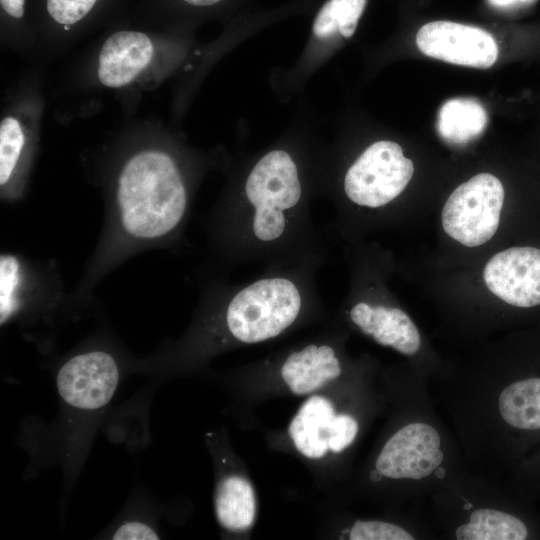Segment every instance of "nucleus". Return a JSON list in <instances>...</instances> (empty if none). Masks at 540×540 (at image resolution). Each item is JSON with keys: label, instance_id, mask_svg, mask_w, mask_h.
I'll return each instance as SVG.
<instances>
[{"label": "nucleus", "instance_id": "obj_1", "mask_svg": "<svg viewBox=\"0 0 540 540\" xmlns=\"http://www.w3.org/2000/svg\"><path fill=\"white\" fill-rule=\"evenodd\" d=\"M309 190L294 155L268 151L204 219L210 266L215 270L261 263L279 268L327 261V232L315 226Z\"/></svg>", "mask_w": 540, "mask_h": 540}, {"label": "nucleus", "instance_id": "obj_2", "mask_svg": "<svg viewBox=\"0 0 540 540\" xmlns=\"http://www.w3.org/2000/svg\"><path fill=\"white\" fill-rule=\"evenodd\" d=\"M191 198L189 183L172 153L159 147L130 153L107 195L99 241L67 302L84 303L101 279L134 255L179 246Z\"/></svg>", "mask_w": 540, "mask_h": 540}, {"label": "nucleus", "instance_id": "obj_3", "mask_svg": "<svg viewBox=\"0 0 540 540\" xmlns=\"http://www.w3.org/2000/svg\"><path fill=\"white\" fill-rule=\"evenodd\" d=\"M323 264L314 260L264 268L260 276L243 283L206 281L199 294V313L210 345L265 342L320 312L316 274Z\"/></svg>", "mask_w": 540, "mask_h": 540}, {"label": "nucleus", "instance_id": "obj_4", "mask_svg": "<svg viewBox=\"0 0 540 540\" xmlns=\"http://www.w3.org/2000/svg\"><path fill=\"white\" fill-rule=\"evenodd\" d=\"M414 173L412 160L390 140L368 146L348 167L342 180V196L350 206L379 210L393 202Z\"/></svg>", "mask_w": 540, "mask_h": 540}, {"label": "nucleus", "instance_id": "obj_5", "mask_svg": "<svg viewBox=\"0 0 540 540\" xmlns=\"http://www.w3.org/2000/svg\"><path fill=\"white\" fill-rule=\"evenodd\" d=\"M504 188L490 173H480L459 185L444 204V231L466 247L488 242L496 233L504 203Z\"/></svg>", "mask_w": 540, "mask_h": 540}, {"label": "nucleus", "instance_id": "obj_6", "mask_svg": "<svg viewBox=\"0 0 540 540\" xmlns=\"http://www.w3.org/2000/svg\"><path fill=\"white\" fill-rule=\"evenodd\" d=\"M65 296L52 263L32 261L22 254L0 256V321L5 324L26 308L60 303Z\"/></svg>", "mask_w": 540, "mask_h": 540}, {"label": "nucleus", "instance_id": "obj_7", "mask_svg": "<svg viewBox=\"0 0 540 540\" xmlns=\"http://www.w3.org/2000/svg\"><path fill=\"white\" fill-rule=\"evenodd\" d=\"M416 44L429 57L461 66L489 68L498 57L497 43L489 32L451 21L423 25Z\"/></svg>", "mask_w": 540, "mask_h": 540}, {"label": "nucleus", "instance_id": "obj_8", "mask_svg": "<svg viewBox=\"0 0 540 540\" xmlns=\"http://www.w3.org/2000/svg\"><path fill=\"white\" fill-rule=\"evenodd\" d=\"M119 379L114 357L93 350L77 354L66 361L57 374L59 395L79 409H98L113 397Z\"/></svg>", "mask_w": 540, "mask_h": 540}, {"label": "nucleus", "instance_id": "obj_9", "mask_svg": "<svg viewBox=\"0 0 540 540\" xmlns=\"http://www.w3.org/2000/svg\"><path fill=\"white\" fill-rule=\"evenodd\" d=\"M438 432L426 423H411L397 431L384 445L376 469L391 479H422L442 463Z\"/></svg>", "mask_w": 540, "mask_h": 540}, {"label": "nucleus", "instance_id": "obj_10", "mask_svg": "<svg viewBox=\"0 0 540 540\" xmlns=\"http://www.w3.org/2000/svg\"><path fill=\"white\" fill-rule=\"evenodd\" d=\"M483 280L491 293L515 307L540 305V249L514 246L490 258Z\"/></svg>", "mask_w": 540, "mask_h": 540}, {"label": "nucleus", "instance_id": "obj_11", "mask_svg": "<svg viewBox=\"0 0 540 540\" xmlns=\"http://www.w3.org/2000/svg\"><path fill=\"white\" fill-rule=\"evenodd\" d=\"M153 53L151 39L142 32L123 30L112 34L99 53V81L109 88L131 83L148 66Z\"/></svg>", "mask_w": 540, "mask_h": 540}, {"label": "nucleus", "instance_id": "obj_12", "mask_svg": "<svg viewBox=\"0 0 540 540\" xmlns=\"http://www.w3.org/2000/svg\"><path fill=\"white\" fill-rule=\"evenodd\" d=\"M336 414L332 403L312 396L300 407L289 425V435L304 456L317 459L329 450L327 436Z\"/></svg>", "mask_w": 540, "mask_h": 540}, {"label": "nucleus", "instance_id": "obj_13", "mask_svg": "<svg viewBox=\"0 0 540 540\" xmlns=\"http://www.w3.org/2000/svg\"><path fill=\"white\" fill-rule=\"evenodd\" d=\"M371 307V321L363 332L378 344L390 346L401 354L411 356L420 348L419 331L411 318L401 309L385 304L361 299Z\"/></svg>", "mask_w": 540, "mask_h": 540}, {"label": "nucleus", "instance_id": "obj_14", "mask_svg": "<svg viewBox=\"0 0 540 540\" xmlns=\"http://www.w3.org/2000/svg\"><path fill=\"white\" fill-rule=\"evenodd\" d=\"M215 512L219 524L230 531H245L252 527L256 500L252 485L241 476L223 479L215 493Z\"/></svg>", "mask_w": 540, "mask_h": 540}, {"label": "nucleus", "instance_id": "obj_15", "mask_svg": "<svg viewBox=\"0 0 540 540\" xmlns=\"http://www.w3.org/2000/svg\"><path fill=\"white\" fill-rule=\"evenodd\" d=\"M487 113L482 104L472 98H454L440 108L438 134L452 144H465L477 138L487 125Z\"/></svg>", "mask_w": 540, "mask_h": 540}, {"label": "nucleus", "instance_id": "obj_16", "mask_svg": "<svg viewBox=\"0 0 540 540\" xmlns=\"http://www.w3.org/2000/svg\"><path fill=\"white\" fill-rule=\"evenodd\" d=\"M499 411L506 423L524 429H540V378L507 386L499 396Z\"/></svg>", "mask_w": 540, "mask_h": 540}, {"label": "nucleus", "instance_id": "obj_17", "mask_svg": "<svg viewBox=\"0 0 540 540\" xmlns=\"http://www.w3.org/2000/svg\"><path fill=\"white\" fill-rule=\"evenodd\" d=\"M458 540H524L528 531L525 524L508 513L494 509L475 510L470 522L455 532Z\"/></svg>", "mask_w": 540, "mask_h": 540}, {"label": "nucleus", "instance_id": "obj_18", "mask_svg": "<svg viewBox=\"0 0 540 540\" xmlns=\"http://www.w3.org/2000/svg\"><path fill=\"white\" fill-rule=\"evenodd\" d=\"M26 138L20 122L11 116L0 124V185L2 198L14 200L16 176L21 167Z\"/></svg>", "mask_w": 540, "mask_h": 540}, {"label": "nucleus", "instance_id": "obj_19", "mask_svg": "<svg viewBox=\"0 0 540 540\" xmlns=\"http://www.w3.org/2000/svg\"><path fill=\"white\" fill-rule=\"evenodd\" d=\"M350 540H413L402 527L382 521H356L349 532Z\"/></svg>", "mask_w": 540, "mask_h": 540}, {"label": "nucleus", "instance_id": "obj_20", "mask_svg": "<svg viewBox=\"0 0 540 540\" xmlns=\"http://www.w3.org/2000/svg\"><path fill=\"white\" fill-rule=\"evenodd\" d=\"M97 0H47L50 17L58 24L70 26L83 19Z\"/></svg>", "mask_w": 540, "mask_h": 540}, {"label": "nucleus", "instance_id": "obj_21", "mask_svg": "<svg viewBox=\"0 0 540 540\" xmlns=\"http://www.w3.org/2000/svg\"><path fill=\"white\" fill-rule=\"evenodd\" d=\"M358 432V423L349 415H336L328 432L327 441L329 450L334 453L343 451L355 439Z\"/></svg>", "mask_w": 540, "mask_h": 540}, {"label": "nucleus", "instance_id": "obj_22", "mask_svg": "<svg viewBox=\"0 0 540 540\" xmlns=\"http://www.w3.org/2000/svg\"><path fill=\"white\" fill-rule=\"evenodd\" d=\"M342 2L343 0H328L322 6L313 24V32L316 36L328 37L338 30Z\"/></svg>", "mask_w": 540, "mask_h": 540}, {"label": "nucleus", "instance_id": "obj_23", "mask_svg": "<svg viewBox=\"0 0 540 540\" xmlns=\"http://www.w3.org/2000/svg\"><path fill=\"white\" fill-rule=\"evenodd\" d=\"M365 4L366 0H343L340 8L338 30L345 38H349L354 34Z\"/></svg>", "mask_w": 540, "mask_h": 540}, {"label": "nucleus", "instance_id": "obj_24", "mask_svg": "<svg viewBox=\"0 0 540 540\" xmlns=\"http://www.w3.org/2000/svg\"><path fill=\"white\" fill-rule=\"evenodd\" d=\"M115 540H154L158 539L156 532L142 522H127L115 532Z\"/></svg>", "mask_w": 540, "mask_h": 540}, {"label": "nucleus", "instance_id": "obj_25", "mask_svg": "<svg viewBox=\"0 0 540 540\" xmlns=\"http://www.w3.org/2000/svg\"><path fill=\"white\" fill-rule=\"evenodd\" d=\"M0 3L9 16L16 19L23 16L25 0H0Z\"/></svg>", "mask_w": 540, "mask_h": 540}, {"label": "nucleus", "instance_id": "obj_26", "mask_svg": "<svg viewBox=\"0 0 540 540\" xmlns=\"http://www.w3.org/2000/svg\"><path fill=\"white\" fill-rule=\"evenodd\" d=\"M488 2L495 7L503 8L512 6L518 0H488Z\"/></svg>", "mask_w": 540, "mask_h": 540}, {"label": "nucleus", "instance_id": "obj_27", "mask_svg": "<svg viewBox=\"0 0 540 540\" xmlns=\"http://www.w3.org/2000/svg\"><path fill=\"white\" fill-rule=\"evenodd\" d=\"M185 2L195 6H210L220 2L221 0H184Z\"/></svg>", "mask_w": 540, "mask_h": 540}, {"label": "nucleus", "instance_id": "obj_28", "mask_svg": "<svg viewBox=\"0 0 540 540\" xmlns=\"http://www.w3.org/2000/svg\"><path fill=\"white\" fill-rule=\"evenodd\" d=\"M370 477L373 481H379L381 480V478L383 477V475L381 474V472H379L377 469L372 471L371 474H370Z\"/></svg>", "mask_w": 540, "mask_h": 540}, {"label": "nucleus", "instance_id": "obj_29", "mask_svg": "<svg viewBox=\"0 0 540 540\" xmlns=\"http://www.w3.org/2000/svg\"><path fill=\"white\" fill-rule=\"evenodd\" d=\"M435 475L436 477L438 478H443L445 476V469L444 468H441L440 466L435 470Z\"/></svg>", "mask_w": 540, "mask_h": 540}, {"label": "nucleus", "instance_id": "obj_30", "mask_svg": "<svg viewBox=\"0 0 540 540\" xmlns=\"http://www.w3.org/2000/svg\"><path fill=\"white\" fill-rule=\"evenodd\" d=\"M534 1L536 0H518V2L522 3V4H531L533 3Z\"/></svg>", "mask_w": 540, "mask_h": 540}, {"label": "nucleus", "instance_id": "obj_31", "mask_svg": "<svg viewBox=\"0 0 540 540\" xmlns=\"http://www.w3.org/2000/svg\"><path fill=\"white\" fill-rule=\"evenodd\" d=\"M472 507V504L471 503H468L466 505H464V509H470Z\"/></svg>", "mask_w": 540, "mask_h": 540}]
</instances>
